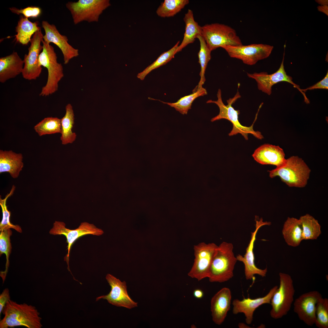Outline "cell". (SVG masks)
Listing matches in <instances>:
<instances>
[{"mask_svg": "<svg viewBox=\"0 0 328 328\" xmlns=\"http://www.w3.org/2000/svg\"><path fill=\"white\" fill-rule=\"evenodd\" d=\"M43 36L41 29L35 33L30 41L28 53L24 55V65L22 74L26 80H35L42 72V68L39 64V58L43 49L41 43Z\"/></svg>", "mask_w": 328, "mask_h": 328, "instance_id": "cell-13", "label": "cell"}, {"mask_svg": "<svg viewBox=\"0 0 328 328\" xmlns=\"http://www.w3.org/2000/svg\"><path fill=\"white\" fill-rule=\"evenodd\" d=\"M317 3L319 4H321L322 5H327L328 4V1L327 0H317L316 1Z\"/></svg>", "mask_w": 328, "mask_h": 328, "instance_id": "cell-41", "label": "cell"}, {"mask_svg": "<svg viewBox=\"0 0 328 328\" xmlns=\"http://www.w3.org/2000/svg\"><path fill=\"white\" fill-rule=\"evenodd\" d=\"M34 129L40 136L61 133V119L56 117L45 118L36 125Z\"/></svg>", "mask_w": 328, "mask_h": 328, "instance_id": "cell-32", "label": "cell"}, {"mask_svg": "<svg viewBox=\"0 0 328 328\" xmlns=\"http://www.w3.org/2000/svg\"><path fill=\"white\" fill-rule=\"evenodd\" d=\"M197 38L199 39L200 43V49L198 55L199 63L201 67L200 73V80L196 89L200 88L202 87L206 80L205 77V72L208 62L211 58V51L208 48L204 39L202 35L198 36Z\"/></svg>", "mask_w": 328, "mask_h": 328, "instance_id": "cell-29", "label": "cell"}, {"mask_svg": "<svg viewBox=\"0 0 328 328\" xmlns=\"http://www.w3.org/2000/svg\"><path fill=\"white\" fill-rule=\"evenodd\" d=\"M279 285L271 300V316L273 319L281 318L290 310L294 301L295 293L293 280L289 274L282 272L279 274Z\"/></svg>", "mask_w": 328, "mask_h": 328, "instance_id": "cell-7", "label": "cell"}, {"mask_svg": "<svg viewBox=\"0 0 328 328\" xmlns=\"http://www.w3.org/2000/svg\"><path fill=\"white\" fill-rule=\"evenodd\" d=\"M4 315L0 321V328L24 326L27 328H41L42 318L36 307L26 303L19 304L11 299L2 312Z\"/></svg>", "mask_w": 328, "mask_h": 328, "instance_id": "cell-1", "label": "cell"}, {"mask_svg": "<svg viewBox=\"0 0 328 328\" xmlns=\"http://www.w3.org/2000/svg\"><path fill=\"white\" fill-rule=\"evenodd\" d=\"M231 297V291L227 287L221 289L212 297L211 311L212 320L216 324L220 325L225 320L230 309Z\"/></svg>", "mask_w": 328, "mask_h": 328, "instance_id": "cell-19", "label": "cell"}, {"mask_svg": "<svg viewBox=\"0 0 328 328\" xmlns=\"http://www.w3.org/2000/svg\"><path fill=\"white\" fill-rule=\"evenodd\" d=\"M43 49L39 58V64L46 68L48 76L45 85L42 88L39 95L46 97L57 91L58 83L64 76L62 64L57 61V57L53 46L43 40Z\"/></svg>", "mask_w": 328, "mask_h": 328, "instance_id": "cell-5", "label": "cell"}, {"mask_svg": "<svg viewBox=\"0 0 328 328\" xmlns=\"http://www.w3.org/2000/svg\"><path fill=\"white\" fill-rule=\"evenodd\" d=\"M315 89H328V71L326 76L322 80L311 86L305 89H302V91L305 93L307 90H311Z\"/></svg>", "mask_w": 328, "mask_h": 328, "instance_id": "cell-37", "label": "cell"}, {"mask_svg": "<svg viewBox=\"0 0 328 328\" xmlns=\"http://www.w3.org/2000/svg\"><path fill=\"white\" fill-rule=\"evenodd\" d=\"M317 8L319 11L322 12L328 15L327 5L319 6Z\"/></svg>", "mask_w": 328, "mask_h": 328, "instance_id": "cell-40", "label": "cell"}, {"mask_svg": "<svg viewBox=\"0 0 328 328\" xmlns=\"http://www.w3.org/2000/svg\"><path fill=\"white\" fill-rule=\"evenodd\" d=\"M255 231L251 232V238L246 248L245 254L244 256L240 254L236 256L237 261L242 262L244 264V274L247 280H254V275H258L262 277L266 276L267 272V268L261 269L258 268L255 263V256L254 253V247L257 232L259 228L264 225H270L271 223L269 222H264L262 218L257 219L255 217Z\"/></svg>", "mask_w": 328, "mask_h": 328, "instance_id": "cell-14", "label": "cell"}, {"mask_svg": "<svg viewBox=\"0 0 328 328\" xmlns=\"http://www.w3.org/2000/svg\"><path fill=\"white\" fill-rule=\"evenodd\" d=\"M110 5L109 0H79L66 5L75 25L83 21L98 22L100 15Z\"/></svg>", "mask_w": 328, "mask_h": 328, "instance_id": "cell-8", "label": "cell"}, {"mask_svg": "<svg viewBox=\"0 0 328 328\" xmlns=\"http://www.w3.org/2000/svg\"><path fill=\"white\" fill-rule=\"evenodd\" d=\"M24 61L17 52L0 58V82L5 83L7 80L22 73Z\"/></svg>", "mask_w": 328, "mask_h": 328, "instance_id": "cell-21", "label": "cell"}, {"mask_svg": "<svg viewBox=\"0 0 328 328\" xmlns=\"http://www.w3.org/2000/svg\"><path fill=\"white\" fill-rule=\"evenodd\" d=\"M231 243L223 242L218 246L210 266L208 278L211 282H224L234 276L237 261Z\"/></svg>", "mask_w": 328, "mask_h": 328, "instance_id": "cell-4", "label": "cell"}, {"mask_svg": "<svg viewBox=\"0 0 328 328\" xmlns=\"http://www.w3.org/2000/svg\"><path fill=\"white\" fill-rule=\"evenodd\" d=\"M302 228L299 219L288 217L285 222L282 231L286 244L293 247L298 246L303 240Z\"/></svg>", "mask_w": 328, "mask_h": 328, "instance_id": "cell-23", "label": "cell"}, {"mask_svg": "<svg viewBox=\"0 0 328 328\" xmlns=\"http://www.w3.org/2000/svg\"><path fill=\"white\" fill-rule=\"evenodd\" d=\"M10 300L9 290L6 288L0 295V316L6 303Z\"/></svg>", "mask_w": 328, "mask_h": 328, "instance_id": "cell-38", "label": "cell"}, {"mask_svg": "<svg viewBox=\"0 0 328 328\" xmlns=\"http://www.w3.org/2000/svg\"><path fill=\"white\" fill-rule=\"evenodd\" d=\"M49 233L52 235H63L66 237V242L67 243V253L65 257L64 260L67 261L68 268H69V262L70 251L74 243L80 237L84 235L91 234L100 236L102 235L104 232L102 229L97 228L94 224L87 222H83L78 228L74 230H71L66 227L65 224L64 222L55 221Z\"/></svg>", "mask_w": 328, "mask_h": 328, "instance_id": "cell-12", "label": "cell"}, {"mask_svg": "<svg viewBox=\"0 0 328 328\" xmlns=\"http://www.w3.org/2000/svg\"><path fill=\"white\" fill-rule=\"evenodd\" d=\"M315 324L319 328H328V299L321 297L316 306Z\"/></svg>", "mask_w": 328, "mask_h": 328, "instance_id": "cell-35", "label": "cell"}, {"mask_svg": "<svg viewBox=\"0 0 328 328\" xmlns=\"http://www.w3.org/2000/svg\"><path fill=\"white\" fill-rule=\"evenodd\" d=\"M238 327L240 328H251L249 327L247 325H246L243 323H240L238 324Z\"/></svg>", "mask_w": 328, "mask_h": 328, "instance_id": "cell-42", "label": "cell"}, {"mask_svg": "<svg viewBox=\"0 0 328 328\" xmlns=\"http://www.w3.org/2000/svg\"><path fill=\"white\" fill-rule=\"evenodd\" d=\"M179 41H178L171 49L161 54L152 64L147 67L142 71L139 73L137 77L141 80H144L146 76L152 70L166 64L178 53Z\"/></svg>", "mask_w": 328, "mask_h": 328, "instance_id": "cell-31", "label": "cell"}, {"mask_svg": "<svg viewBox=\"0 0 328 328\" xmlns=\"http://www.w3.org/2000/svg\"><path fill=\"white\" fill-rule=\"evenodd\" d=\"M322 297L318 291H312L301 295L294 302L295 313L300 320L309 326L315 324L316 305Z\"/></svg>", "mask_w": 328, "mask_h": 328, "instance_id": "cell-15", "label": "cell"}, {"mask_svg": "<svg viewBox=\"0 0 328 328\" xmlns=\"http://www.w3.org/2000/svg\"><path fill=\"white\" fill-rule=\"evenodd\" d=\"M202 36L212 51L219 47L242 45L235 30L227 25L218 23L202 26Z\"/></svg>", "mask_w": 328, "mask_h": 328, "instance_id": "cell-6", "label": "cell"}, {"mask_svg": "<svg viewBox=\"0 0 328 328\" xmlns=\"http://www.w3.org/2000/svg\"><path fill=\"white\" fill-rule=\"evenodd\" d=\"M40 29L38 22H32L28 18L22 15L15 27L17 32L15 35V40L22 45H27L30 42L32 36Z\"/></svg>", "mask_w": 328, "mask_h": 328, "instance_id": "cell-25", "label": "cell"}, {"mask_svg": "<svg viewBox=\"0 0 328 328\" xmlns=\"http://www.w3.org/2000/svg\"><path fill=\"white\" fill-rule=\"evenodd\" d=\"M194 91L193 93L181 97L175 103L159 101L174 108L183 114H187L188 110L191 108L192 103L196 98L207 94V90L203 87L199 88H195Z\"/></svg>", "mask_w": 328, "mask_h": 328, "instance_id": "cell-28", "label": "cell"}, {"mask_svg": "<svg viewBox=\"0 0 328 328\" xmlns=\"http://www.w3.org/2000/svg\"><path fill=\"white\" fill-rule=\"evenodd\" d=\"M42 25L45 32L43 40L49 44L53 43L59 48L63 55L64 64H68L71 59L79 55L78 50L68 43L67 37L61 34L54 25L46 21H43Z\"/></svg>", "mask_w": 328, "mask_h": 328, "instance_id": "cell-17", "label": "cell"}, {"mask_svg": "<svg viewBox=\"0 0 328 328\" xmlns=\"http://www.w3.org/2000/svg\"><path fill=\"white\" fill-rule=\"evenodd\" d=\"M217 247L214 243L204 242L194 246L195 258L188 273L189 277L198 281L208 278L211 264Z\"/></svg>", "mask_w": 328, "mask_h": 328, "instance_id": "cell-9", "label": "cell"}, {"mask_svg": "<svg viewBox=\"0 0 328 328\" xmlns=\"http://www.w3.org/2000/svg\"><path fill=\"white\" fill-rule=\"evenodd\" d=\"M23 159L21 153L0 150V173H8L12 178H17L24 166Z\"/></svg>", "mask_w": 328, "mask_h": 328, "instance_id": "cell-22", "label": "cell"}, {"mask_svg": "<svg viewBox=\"0 0 328 328\" xmlns=\"http://www.w3.org/2000/svg\"><path fill=\"white\" fill-rule=\"evenodd\" d=\"M268 171L270 178L278 176L289 187L303 188L307 184L311 170L301 158L292 156L282 166Z\"/></svg>", "mask_w": 328, "mask_h": 328, "instance_id": "cell-3", "label": "cell"}, {"mask_svg": "<svg viewBox=\"0 0 328 328\" xmlns=\"http://www.w3.org/2000/svg\"><path fill=\"white\" fill-rule=\"evenodd\" d=\"M66 113L61 119V136L60 139L63 145L72 143L75 140L76 135L72 131L74 124V114L70 104L66 106Z\"/></svg>", "mask_w": 328, "mask_h": 328, "instance_id": "cell-26", "label": "cell"}, {"mask_svg": "<svg viewBox=\"0 0 328 328\" xmlns=\"http://www.w3.org/2000/svg\"><path fill=\"white\" fill-rule=\"evenodd\" d=\"M217 96V101L209 100L206 102L207 103H212L216 104L219 109V114L211 119V122L223 119H226L230 121L232 124L233 126L232 130L228 134L229 136L240 134L245 140H248V134H250L259 139L264 138L263 136L260 132L255 131L253 129L254 124L256 120L258 113L256 115L254 122L251 126L249 127L243 126L240 122L238 119L240 111L239 110H235L232 106V104L241 97L238 91L237 92L233 97L230 98L227 100V105L224 104L223 102L221 96V91L220 89L218 90Z\"/></svg>", "mask_w": 328, "mask_h": 328, "instance_id": "cell-2", "label": "cell"}, {"mask_svg": "<svg viewBox=\"0 0 328 328\" xmlns=\"http://www.w3.org/2000/svg\"><path fill=\"white\" fill-rule=\"evenodd\" d=\"M302 228L303 240H316L321 233V227L313 216L306 214L299 219Z\"/></svg>", "mask_w": 328, "mask_h": 328, "instance_id": "cell-27", "label": "cell"}, {"mask_svg": "<svg viewBox=\"0 0 328 328\" xmlns=\"http://www.w3.org/2000/svg\"><path fill=\"white\" fill-rule=\"evenodd\" d=\"M254 159L262 165H271L280 167L286 159L283 149L278 145L265 144L258 148L252 155Z\"/></svg>", "mask_w": 328, "mask_h": 328, "instance_id": "cell-20", "label": "cell"}, {"mask_svg": "<svg viewBox=\"0 0 328 328\" xmlns=\"http://www.w3.org/2000/svg\"><path fill=\"white\" fill-rule=\"evenodd\" d=\"M285 45L282 61L278 70L275 73L268 74L266 72L254 73H247L248 77L255 80L257 84L258 89L262 92L270 95L272 93V87L276 84L281 82H286L291 84L297 88L303 95L305 102L309 104V101L306 97L305 93L302 91L299 86L292 81L291 77L288 75L285 72L284 65Z\"/></svg>", "mask_w": 328, "mask_h": 328, "instance_id": "cell-11", "label": "cell"}, {"mask_svg": "<svg viewBox=\"0 0 328 328\" xmlns=\"http://www.w3.org/2000/svg\"><path fill=\"white\" fill-rule=\"evenodd\" d=\"M106 278L111 287V290L108 295L97 298L96 301L101 299H106L113 305L128 309L137 306V303L134 301L128 294L125 281L121 282L110 274L106 275Z\"/></svg>", "mask_w": 328, "mask_h": 328, "instance_id": "cell-16", "label": "cell"}, {"mask_svg": "<svg viewBox=\"0 0 328 328\" xmlns=\"http://www.w3.org/2000/svg\"><path fill=\"white\" fill-rule=\"evenodd\" d=\"M193 295L195 298L198 299H200L203 297L204 296V293L202 290L200 289H196L194 290Z\"/></svg>", "mask_w": 328, "mask_h": 328, "instance_id": "cell-39", "label": "cell"}, {"mask_svg": "<svg viewBox=\"0 0 328 328\" xmlns=\"http://www.w3.org/2000/svg\"><path fill=\"white\" fill-rule=\"evenodd\" d=\"M12 13L17 15L22 14L26 18H36L40 15L41 13V9L38 7L28 6L23 9H19L15 7L9 8Z\"/></svg>", "mask_w": 328, "mask_h": 328, "instance_id": "cell-36", "label": "cell"}, {"mask_svg": "<svg viewBox=\"0 0 328 328\" xmlns=\"http://www.w3.org/2000/svg\"><path fill=\"white\" fill-rule=\"evenodd\" d=\"M15 188V185H12L10 192L6 194L4 198L2 199L0 196V205L2 214V219L0 223V231L8 229L13 228L19 232H22V230L19 226L18 225H14L10 222V218L11 213L8 210L6 205L8 199L13 194Z\"/></svg>", "mask_w": 328, "mask_h": 328, "instance_id": "cell-33", "label": "cell"}, {"mask_svg": "<svg viewBox=\"0 0 328 328\" xmlns=\"http://www.w3.org/2000/svg\"><path fill=\"white\" fill-rule=\"evenodd\" d=\"M12 232L10 229L0 231V255L3 254L5 255L6 261L5 269L4 271L0 272V276L3 283L5 279L9 266V256L11 252L12 246L10 237Z\"/></svg>", "mask_w": 328, "mask_h": 328, "instance_id": "cell-34", "label": "cell"}, {"mask_svg": "<svg viewBox=\"0 0 328 328\" xmlns=\"http://www.w3.org/2000/svg\"><path fill=\"white\" fill-rule=\"evenodd\" d=\"M188 0H165L157 9L156 13L159 16H173L189 3Z\"/></svg>", "mask_w": 328, "mask_h": 328, "instance_id": "cell-30", "label": "cell"}, {"mask_svg": "<svg viewBox=\"0 0 328 328\" xmlns=\"http://www.w3.org/2000/svg\"><path fill=\"white\" fill-rule=\"evenodd\" d=\"M274 47L263 44H253L223 48L231 58L241 60L244 64L252 65L269 56Z\"/></svg>", "mask_w": 328, "mask_h": 328, "instance_id": "cell-10", "label": "cell"}, {"mask_svg": "<svg viewBox=\"0 0 328 328\" xmlns=\"http://www.w3.org/2000/svg\"><path fill=\"white\" fill-rule=\"evenodd\" d=\"M278 287L277 285L274 286L266 295L262 297L254 299L249 297L244 298L241 300L234 299L232 302L233 313L234 314L243 313L245 316L246 323L247 324H251L255 310L263 304L270 303L272 297Z\"/></svg>", "mask_w": 328, "mask_h": 328, "instance_id": "cell-18", "label": "cell"}, {"mask_svg": "<svg viewBox=\"0 0 328 328\" xmlns=\"http://www.w3.org/2000/svg\"><path fill=\"white\" fill-rule=\"evenodd\" d=\"M183 20L185 24V32L183 40L178 47V52L189 44L193 43L196 38L200 35H202V27L194 20L193 11L188 9L185 15Z\"/></svg>", "mask_w": 328, "mask_h": 328, "instance_id": "cell-24", "label": "cell"}]
</instances>
